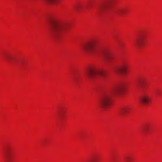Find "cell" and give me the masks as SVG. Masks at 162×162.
I'll return each instance as SVG.
<instances>
[{"label": "cell", "mask_w": 162, "mask_h": 162, "mask_svg": "<svg viewBox=\"0 0 162 162\" xmlns=\"http://www.w3.org/2000/svg\"><path fill=\"white\" fill-rule=\"evenodd\" d=\"M132 109L130 107L128 106H125L121 108L119 110V114L122 116H126L128 115L131 112Z\"/></svg>", "instance_id": "14"}, {"label": "cell", "mask_w": 162, "mask_h": 162, "mask_svg": "<svg viewBox=\"0 0 162 162\" xmlns=\"http://www.w3.org/2000/svg\"><path fill=\"white\" fill-rule=\"evenodd\" d=\"M98 45V40L91 39L83 45V50L87 53H92L96 50Z\"/></svg>", "instance_id": "7"}, {"label": "cell", "mask_w": 162, "mask_h": 162, "mask_svg": "<svg viewBox=\"0 0 162 162\" xmlns=\"http://www.w3.org/2000/svg\"><path fill=\"white\" fill-rule=\"evenodd\" d=\"M129 86L126 83H121L116 84L112 91V94L118 97H122L126 96L129 92Z\"/></svg>", "instance_id": "2"}, {"label": "cell", "mask_w": 162, "mask_h": 162, "mask_svg": "<svg viewBox=\"0 0 162 162\" xmlns=\"http://www.w3.org/2000/svg\"><path fill=\"white\" fill-rule=\"evenodd\" d=\"M147 33L146 31H139L137 34L135 42L136 47L141 49L145 47L147 43Z\"/></svg>", "instance_id": "4"}, {"label": "cell", "mask_w": 162, "mask_h": 162, "mask_svg": "<svg viewBox=\"0 0 162 162\" xmlns=\"http://www.w3.org/2000/svg\"><path fill=\"white\" fill-rule=\"evenodd\" d=\"M74 8L76 11H81L83 9V6L81 3H78L75 5Z\"/></svg>", "instance_id": "18"}, {"label": "cell", "mask_w": 162, "mask_h": 162, "mask_svg": "<svg viewBox=\"0 0 162 162\" xmlns=\"http://www.w3.org/2000/svg\"><path fill=\"white\" fill-rule=\"evenodd\" d=\"M86 76L91 79H93L97 77L106 78L108 76V73L104 69H98L93 65L88 66L86 70Z\"/></svg>", "instance_id": "1"}, {"label": "cell", "mask_w": 162, "mask_h": 162, "mask_svg": "<svg viewBox=\"0 0 162 162\" xmlns=\"http://www.w3.org/2000/svg\"><path fill=\"white\" fill-rule=\"evenodd\" d=\"M102 56L106 62L110 63L114 59V56L112 52L107 49H104L102 51Z\"/></svg>", "instance_id": "12"}, {"label": "cell", "mask_w": 162, "mask_h": 162, "mask_svg": "<svg viewBox=\"0 0 162 162\" xmlns=\"http://www.w3.org/2000/svg\"><path fill=\"white\" fill-rule=\"evenodd\" d=\"M50 21L51 25L52 26L53 29L56 30H58V31L62 30L64 28H67L69 26H68L67 24V25H64L63 24L61 23V22L58 21V20H56L54 18H51Z\"/></svg>", "instance_id": "8"}, {"label": "cell", "mask_w": 162, "mask_h": 162, "mask_svg": "<svg viewBox=\"0 0 162 162\" xmlns=\"http://www.w3.org/2000/svg\"><path fill=\"white\" fill-rule=\"evenodd\" d=\"M88 162H99V158L98 156H93Z\"/></svg>", "instance_id": "19"}, {"label": "cell", "mask_w": 162, "mask_h": 162, "mask_svg": "<svg viewBox=\"0 0 162 162\" xmlns=\"http://www.w3.org/2000/svg\"><path fill=\"white\" fill-rule=\"evenodd\" d=\"M136 84L138 87L142 90H146L148 88L149 84L147 80L143 77H140L138 78Z\"/></svg>", "instance_id": "10"}, {"label": "cell", "mask_w": 162, "mask_h": 162, "mask_svg": "<svg viewBox=\"0 0 162 162\" xmlns=\"http://www.w3.org/2000/svg\"><path fill=\"white\" fill-rule=\"evenodd\" d=\"M152 100L149 96H143L139 99V103L143 106H148L151 104Z\"/></svg>", "instance_id": "13"}, {"label": "cell", "mask_w": 162, "mask_h": 162, "mask_svg": "<svg viewBox=\"0 0 162 162\" xmlns=\"http://www.w3.org/2000/svg\"><path fill=\"white\" fill-rule=\"evenodd\" d=\"M4 162H14V154L11 146L9 144H6L3 147Z\"/></svg>", "instance_id": "5"}, {"label": "cell", "mask_w": 162, "mask_h": 162, "mask_svg": "<svg viewBox=\"0 0 162 162\" xmlns=\"http://www.w3.org/2000/svg\"><path fill=\"white\" fill-rule=\"evenodd\" d=\"M72 77L76 84L80 85L81 83V78L79 71L75 67H73L71 69Z\"/></svg>", "instance_id": "9"}, {"label": "cell", "mask_w": 162, "mask_h": 162, "mask_svg": "<svg viewBox=\"0 0 162 162\" xmlns=\"http://www.w3.org/2000/svg\"><path fill=\"white\" fill-rule=\"evenodd\" d=\"M114 104V100L108 95H104L102 96L99 102L100 108L103 110H108L111 108Z\"/></svg>", "instance_id": "6"}, {"label": "cell", "mask_w": 162, "mask_h": 162, "mask_svg": "<svg viewBox=\"0 0 162 162\" xmlns=\"http://www.w3.org/2000/svg\"><path fill=\"white\" fill-rule=\"evenodd\" d=\"M118 3V0H104L99 7V12L104 13L115 7Z\"/></svg>", "instance_id": "3"}, {"label": "cell", "mask_w": 162, "mask_h": 162, "mask_svg": "<svg viewBox=\"0 0 162 162\" xmlns=\"http://www.w3.org/2000/svg\"><path fill=\"white\" fill-rule=\"evenodd\" d=\"M115 71L116 73L117 74L120 76H126L128 74L129 68L127 64H124L118 67L116 69Z\"/></svg>", "instance_id": "11"}, {"label": "cell", "mask_w": 162, "mask_h": 162, "mask_svg": "<svg viewBox=\"0 0 162 162\" xmlns=\"http://www.w3.org/2000/svg\"><path fill=\"white\" fill-rule=\"evenodd\" d=\"M129 10L128 8H122L119 9L116 11V14L119 16H124L128 13Z\"/></svg>", "instance_id": "16"}, {"label": "cell", "mask_w": 162, "mask_h": 162, "mask_svg": "<svg viewBox=\"0 0 162 162\" xmlns=\"http://www.w3.org/2000/svg\"><path fill=\"white\" fill-rule=\"evenodd\" d=\"M151 131V125L149 123H145L142 127V131L144 134H147Z\"/></svg>", "instance_id": "15"}, {"label": "cell", "mask_w": 162, "mask_h": 162, "mask_svg": "<svg viewBox=\"0 0 162 162\" xmlns=\"http://www.w3.org/2000/svg\"><path fill=\"white\" fill-rule=\"evenodd\" d=\"M46 2L51 5H56L60 4L61 0H45Z\"/></svg>", "instance_id": "17"}]
</instances>
